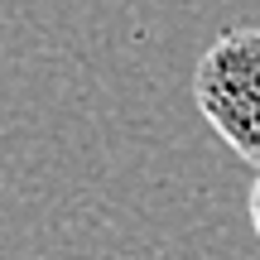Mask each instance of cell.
<instances>
[{"mask_svg":"<svg viewBox=\"0 0 260 260\" xmlns=\"http://www.w3.org/2000/svg\"><path fill=\"white\" fill-rule=\"evenodd\" d=\"M251 226H255V236H260V178H255V188H251Z\"/></svg>","mask_w":260,"mask_h":260,"instance_id":"cell-2","label":"cell"},{"mask_svg":"<svg viewBox=\"0 0 260 260\" xmlns=\"http://www.w3.org/2000/svg\"><path fill=\"white\" fill-rule=\"evenodd\" d=\"M193 96L207 125L246 164H260V29H232L198 58Z\"/></svg>","mask_w":260,"mask_h":260,"instance_id":"cell-1","label":"cell"}]
</instances>
